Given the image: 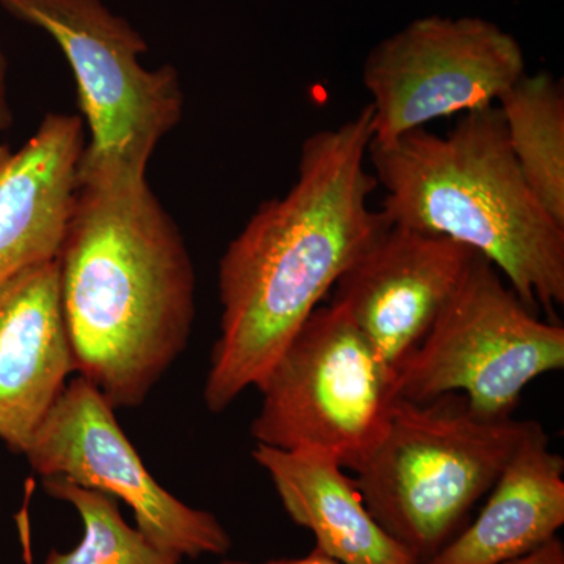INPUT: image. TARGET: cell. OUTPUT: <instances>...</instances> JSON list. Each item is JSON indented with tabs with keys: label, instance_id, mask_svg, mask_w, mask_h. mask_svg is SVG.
<instances>
[{
	"label": "cell",
	"instance_id": "cell-9",
	"mask_svg": "<svg viewBox=\"0 0 564 564\" xmlns=\"http://www.w3.org/2000/svg\"><path fill=\"white\" fill-rule=\"evenodd\" d=\"M24 455L43 480L63 478L120 499L131 507L137 529L163 551L182 558L231 551V536L214 514L188 507L158 484L122 432L115 408L85 378L65 386Z\"/></svg>",
	"mask_w": 564,
	"mask_h": 564
},
{
	"label": "cell",
	"instance_id": "cell-18",
	"mask_svg": "<svg viewBox=\"0 0 564 564\" xmlns=\"http://www.w3.org/2000/svg\"><path fill=\"white\" fill-rule=\"evenodd\" d=\"M7 77H9V61H7L6 51H3L2 43H0V132L7 131L11 126V121H13L9 104Z\"/></svg>",
	"mask_w": 564,
	"mask_h": 564
},
{
	"label": "cell",
	"instance_id": "cell-14",
	"mask_svg": "<svg viewBox=\"0 0 564 564\" xmlns=\"http://www.w3.org/2000/svg\"><path fill=\"white\" fill-rule=\"evenodd\" d=\"M252 458L269 474L292 521L314 533L323 554L340 564H419L375 521L355 480L333 456L258 444Z\"/></svg>",
	"mask_w": 564,
	"mask_h": 564
},
{
	"label": "cell",
	"instance_id": "cell-12",
	"mask_svg": "<svg viewBox=\"0 0 564 564\" xmlns=\"http://www.w3.org/2000/svg\"><path fill=\"white\" fill-rule=\"evenodd\" d=\"M87 147L80 115L51 111L18 150L0 144V282L57 261Z\"/></svg>",
	"mask_w": 564,
	"mask_h": 564
},
{
	"label": "cell",
	"instance_id": "cell-3",
	"mask_svg": "<svg viewBox=\"0 0 564 564\" xmlns=\"http://www.w3.org/2000/svg\"><path fill=\"white\" fill-rule=\"evenodd\" d=\"M383 214L392 226L447 237L477 251L532 313L564 304V226L538 202L508 143L499 107L463 115L448 135L425 128L370 143Z\"/></svg>",
	"mask_w": 564,
	"mask_h": 564
},
{
	"label": "cell",
	"instance_id": "cell-17",
	"mask_svg": "<svg viewBox=\"0 0 564 564\" xmlns=\"http://www.w3.org/2000/svg\"><path fill=\"white\" fill-rule=\"evenodd\" d=\"M502 564H564V545L562 540L555 536L536 551Z\"/></svg>",
	"mask_w": 564,
	"mask_h": 564
},
{
	"label": "cell",
	"instance_id": "cell-5",
	"mask_svg": "<svg viewBox=\"0 0 564 564\" xmlns=\"http://www.w3.org/2000/svg\"><path fill=\"white\" fill-rule=\"evenodd\" d=\"M0 9L47 33L69 63L80 117L90 129L79 181L147 174L155 148L184 113L177 69L144 68L143 35L102 0H0Z\"/></svg>",
	"mask_w": 564,
	"mask_h": 564
},
{
	"label": "cell",
	"instance_id": "cell-7",
	"mask_svg": "<svg viewBox=\"0 0 564 564\" xmlns=\"http://www.w3.org/2000/svg\"><path fill=\"white\" fill-rule=\"evenodd\" d=\"M564 367V328L540 318L475 256L433 328L395 377V395L429 402L462 393L474 413L508 419L527 386Z\"/></svg>",
	"mask_w": 564,
	"mask_h": 564
},
{
	"label": "cell",
	"instance_id": "cell-13",
	"mask_svg": "<svg viewBox=\"0 0 564 564\" xmlns=\"http://www.w3.org/2000/svg\"><path fill=\"white\" fill-rule=\"evenodd\" d=\"M563 474V456L529 421L481 513L426 564H502L554 540L564 525Z\"/></svg>",
	"mask_w": 564,
	"mask_h": 564
},
{
	"label": "cell",
	"instance_id": "cell-2",
	"mask_svg": "<svg viewBox=\"0 0 564 564\" xmlns=\"http://www.w3.org/2000/svg\"><path fill=\"white\" fill-rule=\"evenodd\" d=\"M74 372L111 406L147 400L191 339L196 274L147 174L80 181L58 256Z\"/></svg>",
	"mask_w": 564,
	"mask_h": 564
},
{
	"label": "cell",
	"instance_id": "cell-4",
	"mask_svg": "<svg viewBox=\"0 0 564 564\" xmlns=\"http://www.w3.org/2000/svg\"><path fill=\"white\" fill-rule=\"evenodd\" d=\"M527 426L481 417L462 393L422 403L395 397L383 434L352 480L375 521L426 564L467 525Z\"/></svg>",
	"mask_w": 564,
	"mask_h": 564
},
{
	"label": "cell",
	"instance_id": "cell-19",
	"mask_svg": "<svg viewBox=\"0 0 564 564\" xmlns=\"http://www.w3.org/2000/svg\"><path fill=\"white\" fill-rule=\"evenodd\" d=\"M220 564H340L333 560L332 556L323 554L321 549L315 547L311 554L306 556H302V558H281V560H270V562L265 563H247V562H234V560H226Z\"/></svg>",
	"mask_w": 564,
	"mask_h": 564
},
{
	"label": "cell",
	"instance_id": "cell-6",
	"mask_svg": "<svg viewBox=\"0 0 564 564\" xmlns=\"http://www.w3.org/2000/svg\"><path fill=\"white\" fill-rule=\"evenodd\" d=\"M256 443L333 456L356 469L388 422L395 373L339 307H317L256 386Z\"/></svg>",
	"mask_w": 564,
	"mask_h": 564
},
{
	"label": "cell",
	"instance_id": "cell-16",
	"mask_svg": "<svg viewBox=\"0 0 564 564\" xmlns=\"http://www.w3.org/2000/svg\"><path fill=\"white\" fill-rule=\"evenodd\" d=\"M50 496L69 503L84 524V536L73 551L50 552L44 564H181L182 556L152 544L139 529L122 518L118 503L107 494L69 484L63 478H44ZM25 562L32 564L29 519L20 516Z\"/></svg>",
	"mask_w": 564,
	"mask_h": 564
},
{
	"label": "cell",
	"instance_id": "cell-15",
	"mask_svg": "<svg viewBox=\"0 0 564 564\" xmlns=\"http://www.w3.org/2000/svg\"><path fill=\"white\" fill-rule=\"evenodd\" d=\"M508 143L538 202L564 226V91L549 73L524 74L497 101Z\"/></svg>",
	"mask_w": 564,
	"mask_h": 564
},
{
	"label": "cell",
	"instance_id": "cell-1",
	"mask_svg": "<svg viewBox=\"0 0 564 564\" xmlns=\"http://www.w3.org/2000/svg\"><path fill=\"white\" fill-rule=\"evenodd\" d=\"M372 110L304 140L299 177L262 203L221 256L220 337L204 384L214 414L261 383L340 276L391 223L369 206Z\"/></svg>",
	"mask_w": 564,
	"mask_h": 564
},
{
	"label": "cell",
	"instance_id": "cell-8",
	"mask_svg": "<svg viewBox=\"0 0 564 564\" xmlns=\"http://www.w3.org/2000/svg\"><path fill=\"white\" fill-rule=\"evenodd\" d=\"M525 74L521 44L480 18L430 17L370 51L372 141L391 143L437 118L494 106Z\"/></svg>",
	"mask_w": 564,
	"mask_h": 564
},
{
	"label": "cell",
	"instance_id": "cell-11",
	"mask_svg": "<svg viewBox=\"0 0 564 564\" xmlns=\"http://www.w3.org/2000/svg\"><path fill=\"white\" fill-rule=\"evenodd\" d=\"M74 372L57 261L0 282V441L24 455Z\"/></svg>",
	"mask_w": 564,
	"mask_h": 564
},
{
	"label": "cell",
	"instance_id": "cell-10",
	"mask_svg": "<svg viewBox=\"0 0 564 564\" xmlns=\"http://www.w3.org/2000/svg\"><path fill=\"white\" fill-rule=\"evenodd\" d=\"M477 254L447 237L391 225L336 282L332 304L361 329L397 377Z\"/></svg>",
	"mask_w": 564,
	"mask_h": 564
}]
</instances>
